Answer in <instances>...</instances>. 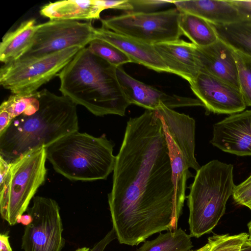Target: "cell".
<instances>
[{
  "label": "cell",
  "instance_id": "cell-1",
  "mask_svg": "<svg viewBox=\"0 0 251 251\" xmlns=\"http://www.w3.org/2000/svg\"><path fill=\"white\" fill-rule=\"evenodd\" d=\"M113 172L108 201L120 244L138 245L155 233L177 229L183 206L176 198L166 137L155 110L129 118Z\"/></svg>",
  "mask_w": 251,
  "mask_h": 251
},
{
  "label": "cell",
  "instance_id": "cell-2",
  "mask_svg": "<svg viewBox=\"0 0 251 251\" xmlns=\"http://www.w3.org/2000/svg\"><path fill=\"white\" fill-rule=\"evenodd\" d=\"M77 104L44 89L23 113L0 132V158L11 163L78 130Z\"/></svg>",
  "mask_w": 251,
  "mask_h": 251
},
{
  "label": "cell",
  "instance_id": "cell-3",
  "mask_svg": "<svg viewBox=\"0 0 251 251\" xmlns=\"http://www.w3.org/2000/svg\"><path fill=\"white\" fill-rule=\"evenodd\" d=\"M62 95L97 116L125 115L130 105L119 82L116 67L86 47L58 74Z\"/></svg>",
  "mask_w": 251,
  "mask_h": 251
},
{
  "label": "cell",
  "instance_id": "cell-4",
  "mask_svg": "<svg viewBox=\"0 0 251 251\" xmlns=\"http://www.w3.org/2000/svg\"><path fill=\"white\" fill-rule=\"evenodd\" d=\"M114 143L78 130L45 147L47 159L58 173L71 180L106 179L114 170Z\"/></svg>",
  "mask_w": 251,
  "mask_h": 251
},
{
  "label": "cell",
  "instance_id": "cell-5",
  "mask_svg": "<svg viewBox=\"0 0 251 251\" xmlns=\"http://www.w3.org/2000/svg\"><path fill=\"white\" fill-rule=\"evenodd\" d=\"M233 171L232 164L213 160L196 172L186 197L191 237L210 233L225 214L235 186Z\"/></svg>",
  "mask_w": 251,
  "mask_h": 251
},
{
  "label": "cell",
  "instance_id": "cell-6",
  "mask_svg": "<svg viewBox=\"0 0 251 251\" xmlns=\"http://www.w3.org/2000/svg\"><path fill=\"white\" fill-rule=\"evenodd\" d=\"M46 160L45 147L32 151L10 163L5 176L0 179V213L10 226L17 224L44 184Z\"/></svg>",
  "mask_w": 251,
  "mask_h": 251
},
{
  "label": "cell",
  "instance_id": "cell-7",
  "mask_svg": "<svg viewBox=\"0 0 251 251\" xmlns=\"http://www.w3.org/2000/svg\"><path fill=\"white\" fill-rule=\"evenodd\" d=\"M163 123L171 161L176 196L184 206L187 180L193 177L189 169L196 172L201 168L195 156V120L161 105L156 110Z\"/></svg>",
  "mask_w": 251,
  "mask_h": 251
},
{
  "label": "cell",
  "instance_id": "cell-8",
  "mask_svg": "<svg viewBox=\"0 0 251 251\" xmlns=\"http://www.w3.org/2000/svg\"><path fill=\"white\" fill-rule=\"evenodd\" d=\"M80 49L69 48L40 57L4 64L0 70V85L14 95L34 94L57 75Z\"/></svg>",
  "mask_w": 251,
  "mask_h": 251
},
{
  "label": "cell",
  "instance_id": "cell-9",
  "mask_svg": "<svg viewBox=\"0 0 251 251\" xmlns=\"http://www.w3.org/2000/svg\"><path fill=\"white\" fill-rule=\"evenodd\" d=\"M181 12L176 7L142 13L128 12L101 20L102 27L154 45L179 39Z\"/></svg>",
  "mask_w": 251,
  "mask_h": 251
},
{
  "label": "cell",
  "instance_id": "cell-10",
  "mask_svg": "<svg viewBox=\"0 0 251 251\" xmlns=\"http://www.w3.org/2000/svg\"><path fill=\"white\" fill-rule=\"evenodd\" d=\"M95 35L96 28L90 22L50 20L37 25L30 46L18 59L40 57L69 48L82 49Z\"/></svg>",
  "mask_w": 251,
  "mask_h": 251
},
{
  "label": "cell",
  "instance_id": "cell-11",
  "mask_svg": "<svg viewBox=\"0 0 251 251\" xmlns=\"http://www.w3.org/2000/svg\"><path fill=\"white\" fill-rule=\"evenodd\" d=\"M26 211L32 221L24 230L21 245L23 251H61L65 240L57 202L51 198L36 196Z\"/></svg>",
  "mask_w": 251,
  "mask_h": 251
},
{
  "label": "cell",
  "instance_id": "cell-12",
  "mask_svg": "<svg viewBox=\"0 0 251 251\" xmlns=\"http://www.w3.org/2000/svg\"><path fill=\"white\" fill-rule=\"evenodd\" d=\"M189 84L208 114L231 115L247 106L239 89L208 73L200 72Z\"/></svg>",
  "mask_w": 251,
  "mask_h": 251
},
{
  "label": "cell",
  "instance_id": "cell-13",
  "mask_svg": "<svg viewBox=\"0 0 251 251\" xmlns=\"http://www.w3.org/2000/svg\"><path fill=\"white\" fill-rule=\"evenodd\" d=\"M116 74L122 91L130 104L155 110L161 105L173 109L189 106H203L198 99L165 93L139 81L126 73L122 66L116 67Z\"/></svg>",
  "mask_w": 251,
  "mask_h": 251
},
{
  "label": "cell",
  "instance_id": "cell-14",
  "mask_svg": "<svg viewBox=\"0 0 251 251\" xmlns=\"http://www.w3.org/2000/svg\"><path fill=\"white\" fill-rule=\"evenodd\" d=\"M210 142L223 151L251 156V110L231 114L215 123Z\"/></svg>",
  "mask_w": 251,
  "mask_h": 251
},
{
  "label": "cell",
  "instance_id": "cell-15",
  "mask_svg": "<svg viewBox=\"0 0 251 251\" xmlns=\"http://www.w3.org/2000/svg\"><path fill=\"white\" fill-rule=\"evenodd\" d=\"M153 46L170 73L190 83L201 72L197 46L194 44L178 39Z\"/></svg>",
  "mask_w": 251,
  "mask_h": 251
},
{
  "label": "cell",
  "instance_id": "cell-16",
  "mask_svg": "<svg viewBox=\"0 0 251 251\" xmlns=\"http://www.w3.org/2000/svg\"><path fill=\"white\" fill-rule=\"evenodd\" d=\"M95 38L114 46L132 61L157 72H170L153 45L111 31L104 27L96 28Z\"/></svg>",
  "mask_w": 251,
  "mask_h": 251
},
{
  "label": "cell",
  "instance_id": "cell-17",
  "mask_svg": "<svg viewBox=\"0 0 251 251\" xmlns=\"http://www.w3.org/2000/svg\"><path fill=\"white\" fill-rule=\"evenodd\" d=\"M233 50L219 38L209 46L203 48L197 46L201 72L218 77L239 89Z\"/></svg>",
  "mask_w": 251,
  "mask_h": 251
},
{
  "label": "cell",
  "instance_id": "cell-18",
  "mask_svg": "<svg viewBox=\"0 0 251 251\" xmlns=\"http://www.w3.org/2000/svg\"><path fill=\"white\" fill-rule=\"evenodd\" d=\"M181 12L200 17L214 25H225L245 19L229 0H173Z\"/></svg>",
  "mask_w": 251,
  "mask_h": 251
},
{
  "label": "cell",
  "instance_id": "cell-19",
  "mask_svg": "<svg viewBox=\"0 0 251 251\" xmlns=\"http://www.w3.org/2000/svg\"><path fill=\"white\" fill-rule=\"evenodd\" d=\"M104 10L101 0H68L49 2L40 13L50 20H92L99 19Z\"/></svg>",
  "mask_w": 251,
  "mask_h": 251
},
{
  "label": "cell",
  "instance_id": "cell-20",
  "mask_svg": "<svg viewBox=\"0 0 251 251\" xmlns=\"http://www.w3.org/2000/svg\"><path fill=\"white\" fill-rule=\"evenodd\" d=\"M37 28L35 20L31 19L6 33L0 45V61L6 64L18 59L30 46Z\"/></svg>",
  "mask_w": 251,
  "mask_h": 251
},
{
  "label": "cell",
  "instance_id": "cell-21",
  "mask_svg": "<svg viewBox=\"0 0 251 251\" xmlns=\"http://www.w3.org/2000/svg\"><path fill=\"white\" fill-rule=\"evenodd\" d=\"M179 27L182 35L198 47L209 46L219 39L211 23L193 14L181 12Z\"/></svg>",
  "mask_w": 251,
  "mask_h": 251
},
{
  "label": "cell",
  "instance_id": "cell-22",
  "mask_svg": "<svg viewBox=\"0 0 251 251\" xmlns=\"http://www.w3.org/2000/svg\"><path fill=\"white\" fill-rule=\"evenodd\" d=\"M212 25L220 39L233 50L251 56V18L225 25Z\"/></svg>",
  "mask_w": 251,
  "mask_h": 251
},
{
  "label": "cell",
  "instance_id": "cell-23",
  "mask_svg": "<svg viewBox=\"0 0 251 251\" xmlns=\"http://www.w3.org/2000/svg\"><path fill=\"white\" fill-rule=\"evenodd\" d=\"M191 236L181 228L160 233L157 238L146 241L136 251H190L193 247Z\"/></svg>",
  "mask_w": 251,
  "mask_h": 251
},
{
  "label": "cell",
  "instance_id": "cell-24",
  "mask_svg": "<svg viewBox=\"0 0 251 251\" xmlns=\"http://www.w3.org/2000/svg\"><path fill=\"white\" fill-rule=\"evenodd\" d=\"M38 91L25 96L13 94L2 102L0 107V132L34 102L37 98Z\"/></svg>",
  "mask_w": 251,
  "mask_h": 251
},
{
  "label": "cell",
  "instance_id": "cell-25",
  "mask_svg": "<svg viewBox=\"0 0 251 251\" xmlns=\"http://www.w3.org/2000/svg\"><path fill=\"white\" fill-rule=\"evenodd\" d=\"M233 55L237 65L239 90L246 106H251V56L235 50Z\"/></svg>",
  "mask_w": 251,
  "mask_h": 251
},
{
  "label": "cell",
  "instance_id": "cell-26",
  "mask_svg": "<svg viewBox=\"0 0 251 251\" xmlns=\"http://www.w3.org/2000/svg\"><path fill=\"white\" fill-rule=\"evenodd\" d=\"M87 47L93 53L115 67L132 63L131 60L121 50L102 40L95 38Z\"/></svg>",
  "mask_w": 251,
  "mask_h": 251
},
{
  "label": "cell",
  "instance_id": "cell-27",
  "mask_svg": "<svg viewBox=\"0 0 251 251\" xmlns=\"http://www.w3.org/2000/svg\"><path fill=\"white\" fill-rule=\"evenodd\" d=\"M248 237L249 234L246 232L232 235L214 234L208 238L212 244L210 251H236Z\"/></svg>",
  "mask_w": 251,
  "mask_h": 251
},
{
  "label": "cell",
  "instance_id": "cell-28",
  "mask_svg": "<svg viewBox=\"0 0 251 251\" xmlns=\"http://www.w3.org/2000/svg\"><path fill=\"white\" fill-rule=\"evenodd\" d=\"M232 196L238 204L248 207L251 204V175L243 182L235 186Z\"/></svg>",
  "mask_w": 251,
  "mask_h": 251
},
{
  "label": "cell",
  "instance_id": "cell-29",
  "mask_svg": "<svg viewBox=\"0 0 251 251\" xmlns=\"http://www.w3.org/2000/svg\"><path fill=\"white\" fill-rule=\"evenodd\" d=\"M132 6L131 12H153L158 8L173 4V0H129Z\"/></svg>",
  "mask_w": 251,
  "mask_h": 251
},
{
  "label": "cell",
  "instance_id": "cell-30",
  "mask_svg": "<svg viewBox=\"0 0 251 251\" xmlns=\"http://www.w3.org/2000/svg\"><path fill=\"white\" fill-rule=\"evenodd\" d=\"M229 1L245 18H251V0H230Z\"/></svg>",
  "mask_w": 251,
  "mask_h": 251
},
{
  "label": "cell",
  "instance_id": "cell-31",
  "mask_svg": "<svg viewBox=\"0 0 251 251\" xmlns=\"http://www.w3.org/2000/svg\"><path fill=\"white\" fill-rule=\"evenodd\" d=\"M9 236L7 233H1L0 235V251H12L9 241Z\"/></svg>",
  "mask_w": 251,
  "mask_h": 251
},
{
  "label": "cell",
  "instance_id": "cell-32",
  "mask_svg": "<svg viewBox=\"0 0 251 251\" xmlns=\"http://www.w3.org/2000/svg\"><path fill=\"white\" fill-rule=\"evenodd\" d=\"M32 221V216L28 213L23 214L17 219V224H22L25 226L29 225Z\"/></svg>",
  "mask_w": 251,
  "mask_h": 251
},
{
  "label": "cell",
  "instance_id": "cell-33",
  "mask_svg": "<svg viewBox=\"0 0 251 251\" xmlns=\"http://www.w3.org/2000/svg\"><path fill=\"white\" fill-rule=\"evenodd\" d=\"M239 251H251V242L248 238L242 244Z\"/></svg>",
  "mask_w": 251,
  "mask_h": 251
},
{
  "label": "cell",
  "instance_id": "cell-34",
  "mask_svg": "<svg viewBox=\"0 0 251 251\" xmlns=\"http://www.w3.org/2000/svg\"><path fill=\"white\" fill-rule=\"evenodd\" d=\"M212 247L211 241L208 238V242L203 247L196 250H192L190 251H210Z\"/></svg>",
  "mask_w": 251,
  "mask_h": 251
},
{
  "label": "cell",
  "instance_id": "cell-35",
  "mask_svg": "<svg viewBox=\"0 0 251 251\" xmlns=\"http://www.w3.org/2000/svg\"><path fill=\"white\" fill-rule=\"evenodd\" d=\"M248 228H249V234H251V220L248 223Z\"/></svg>",
  "mask_w": 251,
  "mask_h": 251
},
{
  "label": "cell",
  "instance_id": "cell-36",
  "mask_svg": "<svg viewBox=\"0 0 251 251\" xmlns=\"http://www.w3.org/2000/svg\"><path fill=\"white\" fill-rule=\"evenodd\" d=\"M84 247L77 249L75 251H84Z\"/></svg>",
  "mask_w": 251,
  "mask_h": 251
},
{
  "label": "cell",
  "instance_id": "cell-37",
  "mask_svg": "<svg viewBox=\"0 0 251 251\" xmlns=\"http://www.w3.org/2000/svg\"><path fill=\"white\" fill-rule=\"evenodd\" d=\"M248 240L251 242V234H249Z\"/></svg>",
  "mask_w": 251,
  "mask_h": 251
},
{
  "label": "cell",
  "instance_id": "cell-38",
  "mask_svg": "<svg viewBox=\"0 0 251 251\" xmlns=\"http://www.w3.org/2000/svg\"><path fill=\"white\" fill-rule=\"evenodd\" d=\"M239 250H237V251H239Z\"/></svg>",
  "mask_w": 251,
  "mask_h": 251
}]
</instances>
